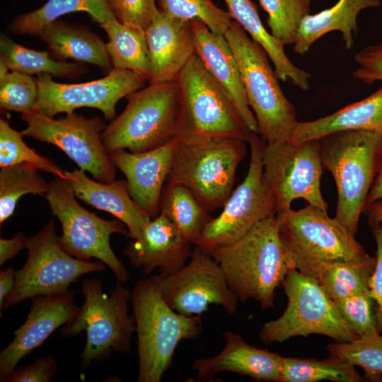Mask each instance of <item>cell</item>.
<instances>
[{"label":"cell","instance_id":"cell-24","mask_svg":"<svg viewBox=\"0 0 382 382\" xmlns=\"http://www.w3.org/2000/svg\"><path fill=\"white\" fill-rule=\"evenodd\" d=\"M64 178L77 198L98 209L109 212L121 221L127 228V236L133 240L140 237L144 226L151 219L131 197L126 180L96 181L89 178L81 169L64 171Z\"/></svg>","mask_w":382,"mask_h":382},{"label":"cell","instance_id":"cell-37","mask_svg":"<svg viewBox=\"0 0 382 382\" xmlns=\"http://www.w3.org/2000/svg\"><path fill=\"white\" fill-rule=\"evenodd\" d=\"M330 356L340 359L365 371V379L380 381L382 376V334L352 342L330 343Z\"/></svg>","mask_w":382,"mask_h":382},{"label":"cell","instance_id":"cell-27","mask_svg":"<svg viewBox=\"0 0 382 382\" xmlns=\"http://www.w3.org/2000/svg\"><path fill=\"white\" fill-rule=\"evenodd\" d=\"M380 0H338L330 8L316 14H308L301 21L294 45V51L305 54L324 35L340 31L347 49H352L358 33L357 16L365 8H376Z\"/></svg>","mask_w":382,"mask_h":382},{"label":"cell","instance_id":"cell-30","mask_svg":"<svg viewBox=\"0 0 382 382\" xmlns=\"http://www.w3.org/2000/svg\"><path fill=\"white\" fill-rule=\"evenodd\" d=\"M0 60L10 71L30 76L50 74L76 80L88 71V67L81 62L57 60L48 50L38 51L23 47L4 33L0 35Z\"/></svg>","mask_w":382,"mask_h":382},{"label":"cell","instance_id":"cell-32","mask_svg":"<svg viewBox=\"0 0 382 382\" xmlns=\"http://www.w3.org/2000/svg\"><path fill=\"white\" fill-rule=\"evenodd\" d=\"M209 212L188 187L166 183L160 201V213L193 245L214 218Z\"/></svg>","mask_w":382,"mask_h":382},{"label":"cell","instance_id":"cell-49","mask_svg":"<svg viewBox=\"0 0 382 382\" xmlns=\"http://www.w3.org/2000/svg\"><path fill=\"white\" fill-rule=\"evenodd\" d=\"M368 219L371 227L382 224V203L374 202L364 207L363 213Z\"/></svg>","mask_w":382,"mask_h":382},{"label":"cell","instance_id":"cell-23","mask_svg":"<svg viewBox=\"0 0 382 382\" xmlns=\"http://www.w3.org/2000/svg\"><path fill=\"white\" fill-rule=\"evenodd\" d=\"M191 23L195 54L232 101L250 131L257 133L238 61L224 35L212 32L199 20H192Z\"/></svg>","mask_w":382,"mask_h":382},{"label":"cell","instance_id":"cell-22","mask_svg":"<svg viewBox=\"0 0 382 382\" xmlns=\"http://www.w3.org/2000/svg\"><path fill=\"white\" fill-rule=\"evenodd\" d=\"M224 338L225 344L220 353L193 361L191 369L197 373V381H207L216 374L231 372L257 381L280 382L282 356L249 345L231 330L226 331Z\"/></svg>","mask_w":382,"mask_h":382},{"label":"cell","instance_id":"cell-19","mask_svg":"<svg viewBox=\"0 0 382 382\" xmlns=\"http://www.w3.org/2000/svg\"><path fill=\"white\" fill-rule=\"evenodd\" d=\"M179 139H173L157 148L142 152L120 150L109 154L125 176L134 202L152 219L160 213V201Z\"/></svg>","mask_w":382,"mask_h":382},{"label":"cell","instance_id":"cell-20","mask_svg":"<svg viewBox=\"0 0 382 382\" xmlns=\"http://www.w3.org/2000/svg\"><path fill=\"white\" fill-rule=\"evenodd\" d=\"M144 31L151 64L149 83L176 81L195 55L191 21L172 17L158 8Z\"/></svg>","mask_w":382,"mask_h":382},{"label":"cell","instance_id":"cell-34","mask_svg":"<svg viewBox=\"0 0 382 382\" xmlns=\"http://www.w3.org/2000/svg\"><path fill=\"white\" fill-rule=\"evenodd\" d=\"M364 379L354 365L332 356L322 360L282 357L280 382H361Z\"/></svg>","mask_w":382,"mask_h":382},{"label":"cell","instance_id":"cell-47","mask_svg":"<svg viewBox=\"0 0 382 382\" xmlns=\"http://www.w3.org/2000/svg\"><path fill=\"white\" fill-rule=\"evenodd\" d=\"M374 202L382 203V147L380 152L377 173L366 198L364 207Z\"/></svg>","mask_w":382,"mask_h":382},{"label":"cell","instance_id":"cell-16","mask_svg":"<svg viewBox=\"0 0 382 382\" xmlns=\"http://www.w3.org/2000/svg\"><path fill=\"white\" fill-rule=\"evenodd\" d=\"M157 275L163 298L182 315L200 316L211 304L221 306L228 314L237 309L239 300L220 265L209 252L199 246L195 245L187 265L173 273Z\"/></svg>","mask_w":382,"mask_h":382},{"label":"cell","instance_id":"cell-41","mask_svg":"<svg viewBox=\"0 0 382 382\" xmlns=\"http://www.w3.org/2000/svg\"><path fill=\"white\" fill-rule=\"evenodd\" d=\"M37 97L35 78L16 71L0 79V107L21 113L34 110Z\"/></svg>","mask_w":382,"mask_h":382},{"label":"cell","instance_id":"cell-43","mask_svg":"<svg viewBox=\"0 0 382 382\" xmlns=\"http://www.w3.org/2000/svg\"><path fill=\"white\" fill-rule=\"evenodd\" d=\"M358 67L353 76L366 84L382 81V42L369 46L354 55Z\"/></svg>","mask_w":382,"mask_h":382},{"label":"cell","instance_id":"cell-44","mask_svg":"<svg viewBox=\"0 0 382 382\" xmlns=\"http://www.w3.org/2000/svg\"><path fill=\"white\" fill-rule=\"evenodd\" d=\"M57 371L54 357L43 356L30 364L14 369L6 378V382H50Z\"/></svg>","mask_w":382,"mask_h":382},{"label":"cell","instance_id":"cell-9","mask_svg":"<svg viewBox=\"0 0 382 382\" xmlns=\"http://www.w3.org/2000/svg\"><path fill=\"white\" fill-rule=\"evenodd\" d=\"M245 143L179 139L166 183L186 186L210 212L223 207L233 192L237 168L245 154Z\"/></svg>","mask_w":382,"mask_h":382},{"label":"cell","instance_id":"cell-45","mask_svg":"<svg viewBox=\"0 0 382 382\" xmlns=\"http://www.w3.org/2000/svg\"><path fill=\"white\" fill-rule=\"evenodd\" d=\"M371 228L377 250L375 269L369 280V295L377 304V330L382 334V224Z\"/></svg>","mask_w":382,"mask_h":382},{"label":"cell","instance_id":"cell-42","mask_svg":"<svg viewBox=\"0 0 382 382\" xmlns=\"http://www.w3.org/2000/svg\"><path fill=\"white\" fill-rule=\"evenodd\" d=\"M109 8L121 23L145 30L158 8L156 0H106Z\"/></svg>","mask_w":382,"mask_h":382},{"label":"cell","instance_id":"cell-40","mask_svg":"<svg viewBox=\"0 0 382 382\" xmlns=\"http://www.w3.org/2000/svg\"><path fill=\"white\" fill-rule=\"evenodd\" d=\"M334 301L342 319L359 339L371 337L378 333V307L369 291Z\"/></svg>","mask_w":382,"mask_h":382},{"label":"cell","instance_id":"cell-26","mask_svg":"<svg viewBox=\"0 0 382 382\" xmlns=\"http://www.w3.org/2000/svg\"><path fill=\"white\" fill-rule=\"evenodd\" d=\"M39 37L57 60L71 59L91 64L99 67L105 75L114 69L106 43L83 24L59 19L45 28Z\"/></svg>","mask_w":382,"mask_h":382},{"label":"cell","instance_id":"cell-29","mask_svg":"<svg viewBox=\"0 0 382 382\" xmlns=\"http://www.w3.org/2000/svg\"><path fill=\"white\" fill-rule=\"evenodd\" d=\"M114 69L132 71L149 81L151 64L144 30L124 24L115 17L100 25Z\"/></svg>","mask_w":382,"mask_h":382},{"label":"cell","instance_id":"cell-11","mask_svg":"<svg viewBox=\"0 0 382 382\" xmlns=\"http://www.w3.org/2000/svg\"><path fill=\"white\" fill-rule=\"evenodd\" d=\"M45 197L62 224V233L59 237L61 247L78 259L90 261L96 258L103 262L117 282H127L128 270L110 245L112 234L128 235L126 226L117 219L105 220L81 207L72 187L63 178L55 176Z\"/></svg>","mask_w":382,"mask_h":382},{"label":"cell","instance_id":"cell-8","mask_svg":"<svg viewBox=\"0 0 382 382\" xmlns=\"http://www.w3.org/2000/svg\"><path fill=\"white\" fill-rule=\"evenodd\" d=\"M127 104L102 133L109 154L127 149L146 151L177 134L178 91L176 81L150 83L126 97Z\"/></svg>","mask_w":382,"mask_h":382},{"label":"cell","instance_id":"cell-3","mask_svg":"<svg viewBox=\"0 0 382 382\" xmlns=\"http://www.w3.org/2000/svg\"><path fill=\"white\" fill-rule=\"evenodd\" d=\"M381 147L380 134L363 130L319 139L323 168L332 174L337 187L335 217L354 235L377 173Z\"/></svg>","mask_w":382,"mask_h":382},{"label":"cell","instance_id":"cell-36","mask_svg":"<svg viewBox=\"0 0 382 382\" xmlns=\"http://www.w3.org/2000/svg\"><path fill=\"white\" fill-rule=\"evenodd\" d=\"M22 132L12 128L4 119L0 120V167L28 163L39 171L64 178V172L52 161L39 154L23 139Z\"/></svg>","mask_w":382,"mask_h":382},{"label":"cell","instance_id":"cell-7","mask_svg":"<svg viewBox=\"0 0 382 382\" xmlns=\"http://www.w3.org/2000/svg\"><path fill=\"white\" fill-rule=\"evenodd\" d=\"M123 284L117 281L110 295L103 291L99 279L86 278L81 284L84 303L76 318L63 326L62 335L73 337L86 332L81 354L83 368L108 359L113 352L130 350L136 323L134 315L129 314L132 291Z\"/></svg>","mask_w":382,"mask_h":382},{"label":"cell","instance_id":"cell-17","mask_svg":"<svg viewBox=\"0 0 382 382\" xmlns=\"http://www.w3.org/2000/svg\"><path fill=\"white\" fill-rule=\"evenodd\" d=\"M52 77L40 74L35 78L37 97L33 111L54 117L79 108H92L109 120L115 117L117 102L144 88L147 81L132 71L117 69L101 79L80 83H62Z\"/></svg>","mask_w":382,"mask_h":382},{"label":"cell","instance_id":"cell-12","mask_svg":"<svg viewBox=\"0 0 382 382\" xmlns=\"http://www.w3.org/2000/svg\"><path fill=\"white\" fill-rule=\"evenodd\" d=\"M25 249L27 260L16 271L13 289L1 310L38 295L67 291L80 277L105 270L100 260H83L66 253L59 245L54 220L28 238Z\"/></svg>","mask_w":382,"mask_h":382},{"label":"cell","instance_id":"cell-48","mask_svg":"<svg viewBox=\"0 0 382 382\" xmlns=\"http://www.w3.org/2000/svg\"><path fill=\"white\" fill-rule=\"evenodd\" d=\"M15 274L16 271L12 267L0 272V308L13 289Z\"/></svg>","mask_w":382,"mask_h":382},{"label":"cell","instance_id":"cell-28","mask_svg":"<svg viewBox=\"0 0 382 382\" xmlns=\"http://www.w3.org/2000/svg\"><path fill=\"white\" fill-rule=\"evenodd\" d=\"M224 1L232 19L265 51L279 79L290 81L301 91H307L310 86L311 74L291 62L284 51L285 46L265 28L255 4L250 0Z\"/></svg>","mask_w":382,"mask_h":382},{"label":"cell","instance_id":"cell-39","mask_svg":"<svg viewBox=\"0 0 382 382\" xmlns=\"http://www.w3.org/2000/svg\"><path fill=\"white\" fill-rule=\"evenodd\" d=\"M158 8L172 17L199 20L210 30L224 35L233 21L231 15L212 0H156Z\"/></svg>","mask_w":382,"mask_h":382},{"label":"cell","instance_id":"cell-18","mask_svg":"<svg viewBox=\"0 0 382 382\" xmlns=\"http://www.w3.org/2000/svg\"><path fill=\"white\" fill-rule=\"evenodd\" d=\"M74 299L71 290L31 299L25 321L14 331L13 339L0 354V381L4 382L20 360L42 345L54 330L76 318L80 308Z\"/></svg>","mask_w":382,"mask_h":382},{"label":"cell","instance_id":"cell-50","mask_svg":"<svg viewBox=\"0 0 382 382\" xmlns=\"http://www.w3.org/2000/svg\"><path fill=\"white\" fill-rule=\"evenodd\" d=\"M9 69L6 64L0 60V79H3L8 72Z\"/></svg>","mask_w":382,"mask_h":382},{"label":"cell","instance_id":"cell-2","mask_svg":"<svg viewBox=\"0 0 382 382\" xmlns=\"http://www.w3.org/2000/svg\"><path fill=\"white\" fill-rule=\"evenodd\" d=\"M130 303L137 335V381L159 382L172 364L179 342L201 335V318L174 311L161 295L158 275L137 282Z\"/></svg>","mask_w":382,"mask_h":382},{"label":"cell","instance_id":"cell-4","mask_svg":"<svg viewBox=\"0 0 382 382\" xmlns=\"http://www.w3.org/2000/svg\"><path fill=\"white\" fill-rule=\"evenodd\" d=\"M180 140L237 139L248 142L252 132L232 101L195 54L177 80Z\"/></svg>","mask_w":382,"mask_h":382},{"label":"cell","instance_id":"cell-1","mask_svg":"<svg viewBox=\"0 0 382 382\" xmlns=\"http://www.w3.org/2000/svg\"><path fill=\"white\" fill-rule=\"evenodd\" d=\"M209 253L238 300L255 301L262 309L273 306L275 289L296 269L282 241L277 215L258 222L237 241Z\"/></svg>","mask_w":382,"mask_h":382},{"label":"cell","instance_id":"cell-15","mask_svg":"<svg viewBox=\"0 0 382 382\" xmlns=\"http://www.w3.org/2000/svg\"><path fill=\"white\" fill-rule=\"evenodd\" d=\"M57 119L36 111L21 113L26 123L23 136L52 144L59 148L77 164L99 182L115 180V166L106 152L102 133L107 125L99 116L86 117L74 112Z\"/></svg>","mask_w":382,"mask_h":382},{"label":"cell","instance_id":"cell-21","mask_svg":"<svg viewBox=\"0 0 382 382\" xmlns=\"http://www.w3.org/2000/svg\"><path fill=\"white\" fill-rule=\"evenodd\" d=\"M192 244L187 241L162 213L143 227L139 238L127 243L124 254L132 266L149 274L155 268L161 274L173 273L190 258Z\"/></svg>","mask_w":382,"mask_h":382},{"label":"cell","instance_id":"cell-13","mask_svg":"<svg viewBox=\"0 0 382 382\" xmlns=\"http://www.w3.org/2000/svg\"><path fill=\"white\" fill-rule=\"evenodd\" d=\"M248 142L250 159L245 179L194 244L208 252L237 241L258 222L277 214L274 199L262 179L265 142L255 132L251 133Z\"/></svg>","mask_w":382,"mask_h":382},{"label":"cell","instance_id":"cell-33","mask_svg":"<svg viewBox=\"0 0 382 382\" xmlns=\"http://www.w3.org/2000/svg\"><path fill=\"white\" fill-rule=\"evenodd\" d=\"M376 256L337 262L330 265L318 282L328 296L337 301L369 291V280L374 271Z\"/></svg>","mask_w":382,"mask_h":382},{"label":"cell","instance_id":"cell-10","mask_svg":"<svg viewBox=\"0 0 382 382\" xmlns=\"http://www.w3.org/2000/svg\"><path fill=\"white\" fill-rule=\"evenodd\" d=\"M282 284L287 297L286 308L280 317L262 327L259 336L264 343L282 342L295 336L312 334L323 335L340 342L359 339L318 280L293 269Z\"/></svg>","mask_w":382,"mask_h":382},{"label":"cell","instance_id":"cell-46","mask_svg":"<svg viewBox=\"0 0 382 382\" xmlns=\"http://www.w3.org/2000/svg\"><path fill=\"white\" fill-rule=\"evenodd\" d=\"M28 238L23 232H18L10 238H0V265L14 257L22 250L25 249Z\"/></svg>","mask_w":382,"mask_h":382},{"label":"cell","instance_id":"cell-5","mask_svg":"<svg viewBox=\"0 0 382 382\" xmlns=\"http://www.w3.org/2000/svg\"><path fill=\"white\" fill-rule=\"evenodd\" d=\"M276 215L282 241L296 269L308 277L318 280L332 264L367 255L355 235L328 211L308 204Z\"/></svg>","mask_w":382,"mask_h":382},{"label":"cell","instance_id":"cell-35","mask_svg":"<svg viewBox=\"0 0 382 382\" xmlns=\"http://www.w3.org/2000/svg\"><path fill=\"white\" fill-rule=\"evenodd\" d=\"M28 163H19L1 168L0 224L14 213L19 199L26 194L45 197L50 183Z\"/></svg>","mask_w":382,"mask_h":382},{"label":"cell","instance_id":"cell-6","mask_svg":"<svg viewBox=\"0 0 382 382\" xmlns=\"http://www.w3.org/2000/svg\"><path fill=\"white\" fill-rule=\"evenodd\" d=\"M224 35L238 61L258 135L266 144L289 140L298 122L296 109L284 96L268 55L233 20Z\"/></svg>","mask_w":382,"mask_h":382},{"label":"cell","instance_id":"cell-38","mask_svg":"<svg viewBox=\"0 0 382 382\" xmlns=\"http://www.w3.org/2000/svg\"><path fill=\"white\" fill-rule=\"evenodd\" d=\"M268 14L271 34L284 46L293 45L302 19L309 14L311 0H259Z\"/></svg>","mask_w":382,"mask_h":382},{"label":"cell","instance_id":"cell-14","mask_svg":"<svg viewBox=\"0 0 382 382\" xmlns=\"http://www.w3.org/2000/svg\"><path fill=\"white\" fill-rule=\"evenodd\" d=\"M262 179L274 199L277 214L291 208L296 199L328 211L320 190L323 173L319 139L266 144Z\"/></svg>","mask_w":382,"mask_h":382},{"label":"cell","instance_id":"cell-31","mask_svg":"<svg viewBox=\"0 0 382 382\" xmlns=\"http://www.w3.org/2000/svg\"><path fill=\"white\" fill-rule=\"evenodd\" d=\"M78 11L87 13L99 25L115 18L106 0H47L41 7L14 18L8 30L13 34L39 37L51 23Z\"/></svg>","mask_w":382,"mask_h":382},{"label":"cell","instance_id":"cell-25","mask_svg":"<svg viewBox=\"0 0 382 382\" xmlns=\"http://www.w3.org/2000/svg\"><path fill=\"white\" fill-rule=\"evenodd\" d=\"M350 130L368 131L382 137V85L369 96L331 115L313 121L297 122L287 141L300 143Z\"/></svg>","mask_w":382,"mask_h":382}]
</instances>
